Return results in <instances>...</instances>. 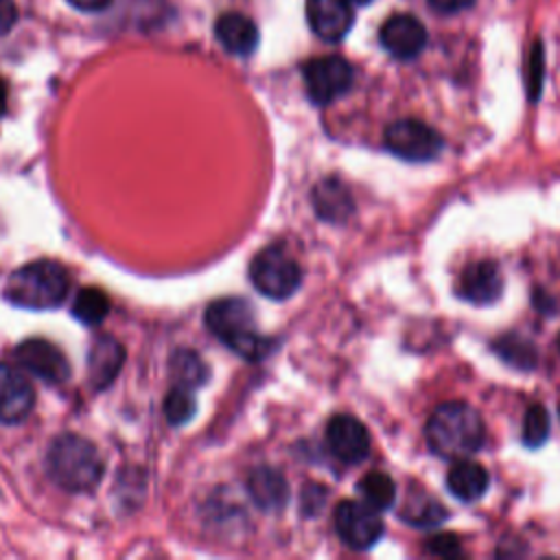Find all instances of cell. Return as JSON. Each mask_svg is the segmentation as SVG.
<instances>
[{
	"label": "cell",
	"mask_w": 560,
	"mask_h": 560,
	"mask_svg": "<svg viewBox=\"0 0 560 560\" xmlns=\"http://www.w3.org/2000/svg\"><path fill=\"white\" fill-rule=\"evenodd\" d=\"M486 427L466 402H442L427 422L429 448L444 459H464L481 448Z\"/></svg>",
	"instance_id": "cell-1"
},
{
	"label": "cell",
	"mask_w": 560,
	"mask_h": 560,
	"mask_svg": "<svg viewBox=\"0 0 560 560\" xmlns=\"http://www.w3.org/2000/svg\"><path fill=\"white\" fill-rule=\"evenodd\" d=\"M206 324L236 354L256 361L271 350V341L258 330L254 308L241 298L217 300L206 311Z\"/></svg>",
	"instance_id": "cell-2"
},
{
	"label": "cell",
	"mask_w": 560,
	"mask_h": 560,
	"mask_svg": "<svg viewBox=\"0 0 560 560\" xmlns=\"http://www.w3.org/2000/svg\"><path fill=\"white\" fill-rule=\"evenodd\" d=\"M48 475L68 492H88L103 477V459L96 446L79 435H59L46 455Z\"/></svg>",
	"instance_id": "cell-3"
},
{
	"label": "cell",
	"mask_w": 560,
	"mask_h": 560,
	"mask_svg": "<svg viewBox=\"0 0 560 560\" xmlns=\"http://www.w3.org/2000/svg\"><path fill=\"white\" fill-rule=\"evenodd\" d=\"M70 289L68 271L52 260H35L15 269L7 284L4 298L22 308H55L59 306Z\"/></svg>",
	"instance_id": "cell-4"
},
{
	"label": "cell",
	"mask_w": 560,
	"mask_h": 560,
	"mask_svg": "<svg viewBox=\"0 0 560 560\" xmlns=\"http://www.w3.org/2000/svg\"><path fill=\"white\" fill-rule=\"evenodd\" d=\"M249 278L262 295L284 300L298 291L302 282V269L282 247L269 245L254 256Z\"/></svg>",
	"instance_id": "cell-5"
},
{
	"label": "cell",
	"mask_w": 560,
	"mask_h": 560,
	"mask_svg": "<svg viewBox=\"0 0 560 560\" xmlns=\"http://www.w3.org/2000/svg\"><path fill=\"white\" fill-rule=\"evenodd\" d=\"M385 147L407 162H431L442 153V136L422 120L402 118L385 129Z\"/></svg>",
	"instance_id": "cell-6"
},
{
	"label": "cell",
	"mask_w": 560,
	"mask_h": 560,
	"mask_svg": "<svg viewBox=\"0 0 560 560\" xmlns=\"http://www.w3.org/2000/svg\"><path fill=\"white\" fill-rule=\"evenodd\" d=\"M352 66L337 55L315 57L304 66V83L313 103L328 105L352 85Z\"/></svg>",
	"instance_id": "cell-7"
},
{
	"label": "cell",
	"mask_w": 560,
	"mask_h": 560,
	"mask_svg": "<svg viewBox=\"0 0 560 560\" xmlns=\"http://www.w3.org/2000/svg\"><path fill=\"white\" fill-rule=\"evenodd\" d=\"M339 538L352 549H370L383 536V518L365 501H341L335 510Z\"/></svg>",
	"instance_id": "cell-8"
},
{
	"label": "cell",
	"mask_w": 560,
	"mask_h": 560,
	"mask_svg": "<svg viewBox=\"0 0 560 560\" xmlns=\"http://www.w3.org/2000/svg\"><path fill=\"white\" fill-rule=\"evenodd\" d=\"M15 361L22 370L48 383H63L70 376V363L66 354L46 339H26L20 343L15 350Z\"/></svg>",
	"instance_id": "cell-9"
},
{
	"label": "cell",
	"mask_w": 560,
	"mask_h": 560,
	"mask_svg": "<svg viewBox=\"0 0 560 560\" xmlns=\"http://www.w3.org/2000/svg\"><path fill=\"white\" fill-rule=\"evenodd\" d=\"M383 48L396 59H413L427 46V28L409 13L387 18L378 31Z\"/></svg>",
	"instance_id": "cell-10"
},
{
	"label": "cell",
	"mask_w": 560,
	"mask_h": 560,
	"mask_svg": "<svg viewBox=\"0 0 560 560\" xmlns=\"http://www.w3.org/2000/svg\"><path fill=\"white\" fill-rule=\"evenodd\" d=\"M326 442L330 453L343 464H359L370 451L368 429L348 413H337L326 427Z\"/></svg>",
	"instance_id": "cell-11"
},
{
	"label": "cell",
	"mask_w": 560,
	"mask_h": 560,
	"mask_svg": "<svg viewBox=\"0 0 560 560\" xmlns=\"http://www.w3.org/2000/svg\"><path fill=\"white\" fill-rule=\"evenodd\" d=\"M503 293V273L494 260L468 262L457 280V295L472 304H492Z\"/></svg>",
	"instance_id": "cell-12"
},
{
	"label": "cell",
	"mask_w": 560,
	"mask_h": 560,
	"mask_svg": "<svg viewBox=\"0 0 560 560\" xmlns=\"http://www.w3.org/2000/svg\"><path fill=\"white\" fill-rule=\"evenodd\" d=\"M306 18L317 37L339 42L352 28L354 4L350 0H306Z\"/></svg>",
	"instance_id": "cell-13"
},
{
	"label": "cell",
	"mask_w": 560,
	"mask_h": 560,
	"mask_svg": "<svg viewBox=\"0 0 560 560\" xmlns=\"http://www.w3.org/2000/svg\"><path fill=\"white\" fill-rule=\"evenodd\" d=\"M35 402V392L28 378L7 363H0V422H22Z\"/></svg>",
	"instance_id": "cell-14"
},
{
	"label": "cell",
	"mask_w": 560,
	"mask_h": 560,
	"mask_svg": "<svg viewBox=\"0 0 560 560\" xmlns=\"http://www.w3.org/2000/svg\"><path fill=\"white\" fill-rule=\"evenodd\" d=\"M125 361L122 346L112 337H98L88 354V376L92 387L105 389L120 372Z\"/></svg>",
	"instance_id": "cell-15"
},
{
	"label": "cell",
	"mask_w": 560,
	"mask_h": 560,
	"mask_svg": "<svg viewBox=\"0 0 560 560\" xmlns=\"http://www.w3.org/2000/svg\"><path fill=\"white\" fill-rule=\"evenodd\" d=\"M214 33L221 46L232 55H249L258 44L256 24L236 11L223 13L214 24Z\"/></svg>",
	"instance_id": "cell-16"
},
{
	"label": "cell",
	"mask_w": 560,
	"mask_h": 560,
	"mask_svg": "<svg viewBox=\"0 0 560 560\" xmlns=\"http://www.w3.org/2000/svg\"><path fill=\"white\" fill-rule=\"evenodd\" d=\"M313 206L317 217L330 223H343L354 210L350 190L335 177L322 179L313 188Z\"/></svg>",
	"instance_id": "cell-17"
},
{
	"label": "cell",
	"mask_w": 560,
	"mask_h": 560,
	"mask_svg": "<svg viewBox=\"0 0 560 560\" xmlns=\"http://www.w3.org/2000/svg\"><path fill=\"white\" fill-rule=\"evenodd\" d=\"M488 472L481 464L472 459H457L455 466L446 475V486L448 490L459 499V501H477L479 497L486 494L488 490Z\"/></svg>",
	"instance_id": "cell-18"
},
{
	"label": "cell",
	"mask_w": 560,
	"mask_h": 560,
	"mask_svg": "<svg viewBox=\"0 0 560 560\" xmlns=\"http://www.w3.org/2000/svg\"><path fill=\"white\" fill-rule=\"evenodd\" d=\"M247 490L260 510H280L287 503L289 488L284 477L267 466L252 470L247 477Z\"/></svg>",
	"instance_id": "cell-19"
},
{
	"label": "cell",
	"mask_w": 560,
	"mask_h": 560,
	"mask_svg": "<svg viewBox=\"0 0 560 560\" xmlns=\"http://www.w3.org/2000/svg\"><path fill=\"white\" fill-rule=\"evenodd\" d=\"M400 518H405L413 527H433L446 518V512L433 497H429L420 488V490L411 492V497L405 501Z\"/></svg>",
	"instance_id": "cell-20"
},
{
	"label": "cell",
	"mask_w": 560,
	"mask_h": 560,
	"mask_svg": "<svg viewBox=\"0 0 560 560\" xmlns=\"http://www.w3.org/2000/svg\"><path fill=\"white\" fill-rule=\"evenodd\" d=\"M492 350L510 365L518 368V370H532L536 368L538 363V352L534 348L532 341L514 335V332H508V335H501L499 339L492 341Z\"/></svg>",
	"instance_id": "cell-21"
},
{
	"label": "cell",
	"mask_w": 560,
	"mask_h": 560,
	"mask_svg": "<svg viewBox=\"0 0 560 560\" xmlns=\"http://www.w3.org/2000/svg\"><path fill=\"white\" fill-rule=\"evenodd\" d=\"M171 378H173V385L195 389L206 383L208 368L201 361V357L195 354L192 350H179L171 359Z\"/></svg>",
	"instance_id": "cell-22"
},
{
	"label": "cell",
	"mask_w": 560,
	"mask_h": 560,
	"mask_svg": "<svg viewBox=\"0 0 560 560\" xmlns=\"http://www.w3.org/2000/svg\"><path fill=\"white\" fill-rule=\"evenodd\" d=\"M357 490H359L361 499L365 503H370L372 508H376L378 512L392 508V503L396 501V483H394V479L389 475H385V472H378V470L376 472H368L359 481Z\"/></svg>",
	"instance_id": "cell-23"
},
{
	"label": "cell",
	"mask_w": 560,
	"mask_h": 560,
	"mask_svg": "<svg viewBox=\"0 0 560 560\" xmlns=\"http://www.w3.org/2000/svg\"><path fill=\"white\" fill-rule=\"evenodd\" d=\"M109 311V300L107 295L96 289V287H85L79 291V295L74 298V304H72V315L88 324V326H94V324H101L105 319Z\"/></svg>",
	"instance_id": "cell-24"
},
{
	"label": "cell",
	"mask_w": 560,
	"mask_h": 560,
	"mask_svg": "<svg viewBox=\"0 0 560 560\" xmlns=\"http://www.w3.org/2000/svg\"><path fill=\"white\" fill-rule=\"evenodd\" d=\"M549 429H551V424H549L547 409L540 405H532L523 418V429H521L523 444L529 448L542 446L549 438Z\"/></svg>",
	"instance_id": "cell-25"
},
{
	"label": "cell",
	"mask_w": 560,
	"mask_h": 560,
	"mask_svg": "<svg viewBox=\"0 0 560 560\" xmlns=\"http://www.w3.org/2000/svg\"><path fill=\"white\" fill-rule=\"evenodd\" d=\"M195 409H197V402H195L192 389L182 387V385H173V389L164 398L166 420L171 424H184L195 416Z\"/></svg>",
	"instance_id": "cell-26"
},
{
	"label": "cell",
	"mask_w": 560,
	"mask_h": 560,
	"mask_svg": "<svg viewBox=\"0 0 560 560\" xmlns=\"http://www.w3.org/2000/svg\"><path fill=\"white\" fill-rule=\"evenodd\" d=\"M542 79H545V48L540 42H536L527 55L525 66V85L529 101H536L542 92Z\"/></svg>",
	"instance_id": "cell-27"
},
{
	"label": "cell",
	"mask_w": 560,
	"mask_h": 560,
	"mask_svg": "<svg viewBox=\"0 0 560 560\" xmlns=\"http://www.w3.org/2000/svg\"><path fill=\"white\" fill-rule=\"evenodd\" d=\"M427 547L431 553H438V556H455V553H459V538L448 532L438 534L427 540Z\"/></svg>",
	"instance_id": "cell-28"
},
{
	"label": "cell",
	"mask_w": 560,
	"mask_h": 560,
	"mask_svg": "<svg viewBox=\"0 0 560 560\" xmlns=\"http://www.w3.org/2000/svg\"><path fill=\"white\" fill-rule=\"evenodd\" d=\"M18 20V7L13 0H0V35L11 31Z\"/></svg>",
	"instance_id": "cell-29"
},
{
	"label": "cell",
	"mask_w": 560,
	"mask_h": 560,
	"mask_svg": "<svg viewBox=\"0 0 560 560\" xmlns=\"http://www.w3.org/2000/svg\"><path fill=\"white\" fill-rule=\"evenodd\" d=\"M429 4L440 13H457L475 4V0H429Z\"/></svg>",
	"instance_id": "cell-30"
},
{
	"label": "cell",
	"mask_w": 560,
	"mask_h": 560,
	"mask_svg": "<svg viewBox=\"0 0 560 560\" xmlns=\"http://www.w3.org/2000/svg\"><path fill=\"white\" fill-rule=\"evenodd\" d=\"M72 7L81 9V11H103L107 9L114 0H68Z\"/></svg>",
	"instance_id": "cell-31"
},
{
	"label": "cell",
	"mask_w": 560,
	"mask_h": 560,
	"mask_svg": "<svg viewBox=\"0 0 560 560\" xmlns=\"http://www.w3.org/2000/svg\"><path fill=\"white\" fill-rule=\"evenodd\" d=\"M7 112V85L4 81L0 79V116Z\"/></svg>",
	"instance_id": "cell-32"
},
{
	"label": "cell",
	"mask_w": 560,
	"mask_h": 560,
	"mask_svg": "<svg viewBox=\"0 0 560 560\" xmlns=\"http://www.w3.org/2000/svg\"><path fill=\"white\" fill-rule=\"evenodd\" d=\"M352 4H368V2H372V0H350Z\"/></svg>",
	"instance_id": "cell-33"
},
{
	"label": "cell",
	"mask_w": 560,
	"mask_h": 560,
	"mask_svg": "<svg viewBox=\"0 0 560 560\" xmlns=\"http://www.w3.org/2000/svg\"><path fill=\"white\" fill-rule=\"evenodd\" d=\"M558 348H560V337H558Z\"/></svg>",
	"instance_id": "cell-34"
},
{
	"label": "cell",
	"mask_w": 560,
	"mask_h": 560,
	"mask_svg": "<svg viewBox=\"0 0 560 560\" xmlns=\"http://www.w3.org/2000/svg\"><path fill=\"white\" fill-rule=\"evenodd\" d=\"M558 413H560V407H558Z\"/></svg>",
	"instance_id": "cell-35"
}]
</instances>
